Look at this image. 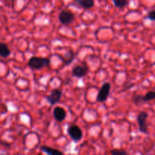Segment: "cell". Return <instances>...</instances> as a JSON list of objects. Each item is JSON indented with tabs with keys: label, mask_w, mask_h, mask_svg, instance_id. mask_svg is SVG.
I'll use <instances>...</instances> for the list:
<instances>
[{
	"label": "cell",
	"mask_w": 155,
	"mask_h": 155,
	"mask_svg": "<svg viewBox=\"0 0 155 155\" xmlns=\"http://www.w3.org/2000/svg\"><path fill=\"white\" fill-rule=\"evenodd\" d=\"M27 64L32 70L39 71L50 64V59L47 58L39 57V56H33L28 61Z\"/></svg>",
	"instance_id": "cell-1"
},
{
	"label": "cell",
	"mask_w": 155,
	"mask_h": 155,
	"mask_svg": "<svg viewBox=\"0 0 155 155\" xmlns=\"http://www.w3.org/2000/svg\"><path fill=\"white\" fill-rule=\"evenodd\" d=\"M155 99V92L154 91H150L147 92L145 95H135L132 98V101L136 105H141L142 104L148 102V101H153Z\"/></svg>",
	"instance_id": "cell-2"
},
{
	"label": "cell",
	"mask_w": 155,
	"mask_h": 155,
	"mask_svg": "<svg viewBox=\"0 0 155 155\" xmlns=\"http://www.w3.org/2000/svg\"><path fill=\"white\" fill-rule=\"evenodd\" d=\"M58 20L61 24L64 25L71 24L75 20V15L70 10H63L58 15Z\"/></svg>",
	"instance_id": "cell-3"
},
{
	"label": "cell",
	"mask_w": 155,
	"mask_h": 155,
	"mask_svg": "<svg viewBox=\"0 0 155 155\" xmlns=\"http://www.w3.org/2000/svg\"><path fill=\"white\" fill-rule=\"evenodd\" d=\"M110 89L111 86L109 83H104L101 86L99 92H98V95H97V101L100 103L105 102L107 99L108 98L109 95H110Z\"/></svg>",
	"instance_id": "cell-4"
},
{
	"label": "cell",
	"mask_w": 155,
	"mask_h": 155,
	"mask_svg": "<svg viewBox=\"0 0 155 155\" xmlns=\"http://www.w3.org/2000/svg\"><path fill=\"white\" fill-rule=\"evenodd\" d=\"M148 117V114L145 111H141L137 116V122L139 124V130L141 133L148 134V124L147 119Z\"/></svg>",
	"instance_id": "cell-5"
},
{
	"label": "cell",
	"mask_w": 155,
	"mask_h": 155,
	"mask_svg": "<svg viewBox=\"0 0 155 155\" xmlns=\"http://www.w3.org/2000/svg\"><path fill=\"white\" fill-rule=\"evenodd\" d=\"M68 133L71 139L74 142H80L83 139V131L76 125L70 126L68 129Z\"/></svg>",
	"instance_id": "cell-6"
},
{
	"label": "cell",
	"mask_w": 155,
	"mask_h": 155,
	"mask_svg": "<svg viewBox=\"0 0 155 155\" xmlns=\"http://www.w3.org/2000/svg\"><path fill=\"white\" fill-rule=\"evenodd\" d=\"M62 97V91L59 89H54L51 91L49 95L46 96V100L51 106H54L59 102Z\"/></svg>",
	"instance_id": "cell-7"
},
{
	"label": "cell",
	"mask_w": 155,
	"mask_h": 155,
	"mask_svg": "<svg viewBox=\"0 0 155 155\" xmlns=\"http://www.w3.org/2000/svg\"><path fill=\"white\" fill-rule=\"evenodd\" d=\"M89 72V68L86 64H82L77 65L74 67L72 70V75L77 78H82L85 77Z\"/></svg>",
	"instance_id": "cell-8"
},
{
	"label": "cell",
	"mask_w": 155,
	"mask_h": 155,
	"mask_svg": "<svg viewBox=\"0 0 155 155\" xmlns=\"http://www.w3.org/2000/svg\"><path fill=\"white\" fill-rule=\"evenodd\" d=\"M67 116L66 110L61 107H55L53 110V117L58 122H63Z\"/></svg>",
	"instance_id": "cell-9"
},
{
	"label": "cell",
	"mask_w": 155,
	"mask_h": 155,
	"mask_svg": "<svg viewBox=\"0 0 155 155\" xmlns=\"http://www.w3.org/2000/svg\"><path fill=\"white\" fill-rule=\"evenodd\" d=\"M73 4L83 9H90L95 5L94 0H74Z\"/></svg>",
	"instance_id": "cell-10"
},
{
	"label": "cell",
	"mask_w": 155,
	"mask_h": 155,
	"mask_svg": "<svg viewBox=\"0 0 155 155\" xmlns=\"http://www.w3.org/2000/svg\"><path fill=\"white\" fill-rule=\"evenodd\" d=\"M56 56L60 58L63 61L65 65L71 64L72 63L73 61L74 60V58H75V54H74V51H73L72 49L68 50L66 52V54H65L64 57H62V56L61 55H58V54H56Z\"/></svg>",
	"instance_id": "cell-11"
},
{
	"label": "cell",
	"mask_w": 155,
	"mask_h": 155,
	"mask_svg": "<svg viewBox=\"0 0 155 155\" xmlns=\"http://www.w3.org/2000/svg\"><path fill=\"white\" fill-rule=\"evenodd\" d=\"M12 54V51L8 45L5 42H0V57L2 58H7Z\"/></svg>",
	"instance_id": "cell-12"
},
{
	"label": "cell",
	"mask_w": 155,
	"mask_h": 155,
	"mask_svg": "<svg viewBox=\"0 0 155 155\" xmlns=\"http://www.w3.org/2000/svg\"><path fill=\"white\" fill-rule=\"evenodd\" d=\"M40 150L42 151H43L44 153L49 155H63V152L58 151L57 149H54V148H51V147L48 146H41Z\"/></svg>",
	"instance_id": "cell-13"
},
{
	"label": "cell",
	"mask_w": 155,
	"mask_h": 155,
	"mask_svg": "<svg viewBox=\"0 0 155 155\" xmlns=\"http://www.w3.org/2000/svg\"><path fill=\"white\" fill-rule=\"evenodd\" d=\"M114 5L118 8H124L128 4V0H113Z\"/></svg>",
	"instance_id": "cell-14"
},
{
	"label": "cell",
	"mask_w": 155,
	"mask_h": 155,
	"mask_svg": "<svg viewBox=\"0 0 155 155\" xmlns=\"http://www.w3.org/2000/svg\"><path fill=\"white\" fill-rule=\"evenodd\" d=\"M110 154L112 155H127L128 152L124 150H119V149H113L110 151Z\"/></svg>",
	"instance_id": "cell-15"
},
{
	"label": "cell",
	"mask_w": 155,
	"mask_h": 155,
	"mask_svg": "<svg viewBox=\"0 0 155 155\" xmlns=\"http://www.w3.org/2000/svg\"><path fill=\"white\" fill-rule=\"evenodd\" d=\"M147 18L152 21H155V10L148 12V15H147Z\"/></svg>",
	"instance_id": "cell-16"
},
{
	"label": "cell",
	"mask_w": 155,
	"mask_h": 155,
	"mask_svg": "<svg viewBox=\"0 0 155 155\" xmlns=\"http://www.w3.org/2000/svg\"><path fill=\"white\" fill-rule=\"evenodd\" d=\"M12 1H15V0H12Z\"/></svg>",
	"instance_id": "cell-17"
}]
</instances>
